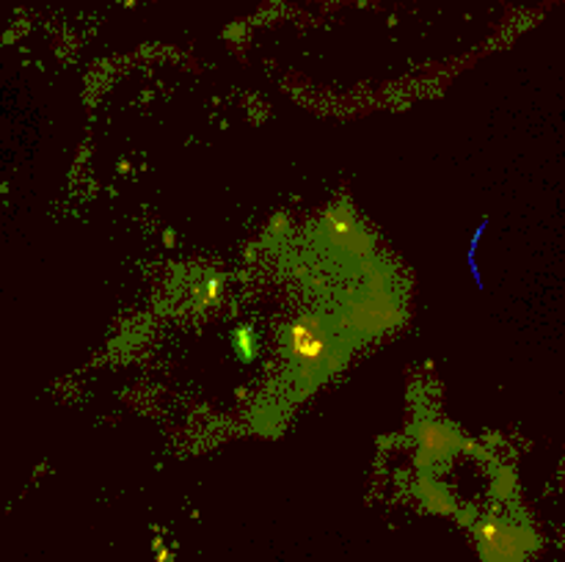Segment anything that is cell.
I'll use <instances>...</instances> for the list:
<instances>
[{"label": "cell", "mask_w": 565, "mask_h": 562, "mask_svg": "<svg viewBox=\"0 0 565 562\" xmlns=\"http://www.w3.org/2000/svg\"><path fill=\"white\" fill-rule=\"evenodd\" d=\"M221 295V275H210L207 279V303L218 301Z\"/></svg>", "instance_id": "5b68a950"}, {"label": "cell", "mask_w": 565, "mask_h": 562, "mask_svg": "<svg viewBox=\"0 0 565 562\" xmlns=\"http://www.w3.org/2000/svg\"><path fill=\"white\" fill-rule=\"evenodd\" d=\"M287 342H290V356L298 367L323 369L326 364H329L331 336L329 331H326L323 320L315 317V314L298 317L296 323L290 325Z\"/></svg>", "instance_id": "6da1fadb"}, {"label": "cell", "mask_w": 565, "mask_h": 562, "mask_svg": "<svg viewBox=\"0 0 565 562\" xmlns=\"http://www.w3.org/2000/svg\"><path fill=\"white\" fill-rule=\"evenodd\" d=\"M232 345H235V356L241 358V361H254L259 353L257 331H254L252 325H243V328H237L235 334H232Z\"/></svg>", "instance_id": "277c9868"}, {"label": "cell", "mask_w": 565, "mask_h": 562, "mask_svg": "<svg viewBox=\"0 0 565 562\" xmlns=\"http://www.w3.org/2000/svg\"><path fill=\"white\" fill-rule=\"evenodd\" d=\"M326 231H329L331 246L348 248V251H367L370 248L367 235L356 229L351 213H331L326 218Z\"/></svg>", "instance_id": "3957f363"}, {"label": "cell", "mask_w": 565, "mask_h": 562, "mask_svg": "<svg viewBox=\"0 0 565 562\" xmlns=\"http://www.w3.org/2000/svg\"><path fill=\"white\" fill-rule=\"evenodd\" d=\"M397 320V303L390 295H370L353 306L351 323L362 334H375V331L392 328Z\"/></svg>", "instance_id": "7a4b0ae2"}]
</instances>
